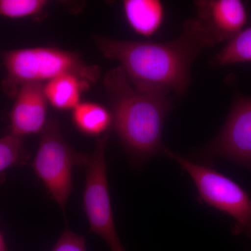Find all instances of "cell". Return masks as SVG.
Returning <instances> with one entry per match:
<instances>
[{
    "instance_id": "obj_9",
    "label": "cell",
    "mask_w": 251,
    "mask_h": 251,
    "mask_svg": "<svg viewBox=\"0 0 251 251\" xmlns=\"http://www.w3.org/2000/svg\"><path fill=\"white\" fill-rule=\"evenodd\" d=\"M197 18L219 43L229 41L247 22L245 6L239 0H199Z\"/></svg>"
},
{
    "instance_id": "obj_6",
    "label": "cell",
    "mask_w": 251,
    "mask_h": 251,
    "mask_svg": "<svg viewBox=\"0 0 251 251\" xmlns=\"http://www.w3.org/2000/svg\"><path fill=\"white\" fill-rule=\"evenodd\" d=\"M110 132L97 138L86 168L84 209L90 229L105 241L111 251H126L114 224L107 177L105 150Z\"/></svg>"
},
{
    "instance_id": "obj_5",
    "label": "cell",
    "mask_w": 251,
    "mask_h": 251,
    "mask_svg": "<svg viewBox=\"0 0 251 251\" xmlns=\"http://www.w3.org/2000/svg\"><path fill=\"white\" fill-rule=\"evenodd\" d=\"M89 157L90 155L76 152L68 145L58 122L53 119L48 120L41 131L31 166L51 198L64 212L72 192L73 168L85 166Z\"/></svg>"
},
{
    "instance_id": "obj_17",
    "label": "cell",
    "mask_w": 251,
    "mask_h": 251,
    "mask_svg": "<svg viewBox=\"0 0 251 251\" xmlns=\"http://www.w3.org/2000/svg\"><path fill=\"white\" fill-rule=\"evenodd\" d=\"M0 251H6V244H5L1 232H0Z\"/></svg>"
},
{
    "instance_id": "obj_7",
    "label": "cell",
    "mask_w": 251,
    "mask_h": 251,
    "mask_svg": "<svg viewBox=\"0 0 251 251\" xmlns=\"http://www.w3.org/2000/svg\"><path fill=\"white\" fill-rule=\"evenodd\" d=\"M201 154L221 157L251 169V98L238 97L222 129Z\"/></svg>"
},
{
    "instance_id": "obj_3",
    "label": "cell",
    "mask_w": 251,
    "mask_h": 251,
    "mask_svg": "<svg viewBox=\"0 0 251 251\" xmlns=\"http://www.w3.org/2000/svg\"><path fill=\"white\" fill-rule=\"evenodd\" d=\"M6 75L1 82L3 91L14 98L18 89L28 82H42L72 74L91 85L98 81L100 68L86 64L78 54L52 47L25 48L3 54Z\"/></svg>"
},
{
    "instance_id": "obj_4",
    "label": "cell",
    "mask_w": 251,
    "mask_h": 251,
    "mask_svg": "<svg viewBox=\"0 0 251 251\" xmlns=\"http://www.w3.org/2000/svg\"><path fill=\"white\" fill-rule=\"evenodd\" d=\"M163 154L179 163L190 175L201 201L233 218L232 233L251 238V198L240 186L211 167L193 163L166 147Z\"/></svg>"
},
{
    "instance_id": "obj_1",
    "label": "cell",
    "mask_w": 251,
    "mask_h": 251,
    "mask_svg": "<svg viewBox=\"0 0 251 251\" xmlns=\"http://www.w3.org/2000/svg\"><path fill=\"white\" fill-rule=\"evenodd\" d=\"M107 59L117 61L138 90L159 88L181 98L191 82V67L203 50L218 44L197 18L188 20L176 39L167 42L117 40L94 36Z\"/></svg>"
},
{
    "instance_id": "obj_13",
    "label": "cell",
    "mask_w": 251,
    "mask_h": 251,
    "mask_svg": "<svg viewBox=\"0 0 251 251\" xmlns=\"http://www.w3.org/2000/svg\"><path fill=\"white\" fill-rule=\"evenodd\" d=\"M241 62H251V27L243 29L229 40L212 60L216 66Z\"/></svg>"
},
{
    "instance_id": "obj_2",
    "label": "cell",
    "mask_w": 251,
    "mask_h": 251,
    "mask_svg": "<svg viewBox=\"0 0 251 251\" xmlns=\"http://www.w3.org/2000/svg\"><path fill=\"white\" fill-rule=\"evenodd\" d=\"M112 126L131 161L136 165L163 154V125L173 106L169 91L135 88L120 66L104 77Z\"/></svg>"
},
{
    "instance_id": "obj_14",
    "label": "cell",
    "mask_w": 251,
    "mask_h": 251,
    "mask_svg": "<svg viewBox=\"0 0 251 251\" xmlns=\"http://www.w3.org/2000/svg\"><path fill=\"white\" fill-rule=\"evenodd\" d=\"M29 158L22 137L9 133L0 138V174L11 167L25 164Z\"/></svg>"
},
{
    "instance_id": "obj_10",
    "label": "cell",
    "mask_w": 251,
    "mask_h": 251,
    "mask_svg": "<svg viewBox=\"0 0 251 251\" xmlns=\"http://www.w3.org/2000/svg\"><path fill=\"white\" fill-rule=\"evenodd\" d=\"M123 8L128 24L140 35L152 36L163 24L164 7L158 0H125Z\"/></svg>"
},
{
    "instance_id": "obj_8",
    "label": "cell",
    "mask_w": 251,
    "mask_h": 251,
    "mask_svg": "<svg viewBox=\"0 0 251 251\" xmlns=\"http://www.w3.org/2000/svg\"><path fill=\"white\" fill-rule=\"evenodd\" d=\"M42 82H28L18 89L10 113V133L16 136L41 133L47 123L48 100Z\"/></svg>"
},
{
    "instance_id": "obj_12",
    "label": "cell",
    "mask_w": 251,
    "mask_h": 251,
    "mask_svg": "<svg viewBox=\"0 0 251 251\" xmlns=\"http://www.w3.org/2000/svg\"><path fill=\"white\" fill-rule=\"evenodd\" d=\"M72 120L77 130L97 138L110 132L112 126L110 110L93 102H80L73 110Z\"/></svg>"
},
{
    "instance_id": "obj_15",
    "label": "cell",
    "mask_w": 251,
    "mask_h": 251,
    "mask_svg": "<svg viewBox=\"0 0 251 251\" xmlns=\"http://www.w3.org/2000/svg\"><path fill=\"white\" fill-rule=\"evenodd\" d=\"M46 0H0V16L9 18L35 17L44 13Z\"/></svg>"
},
{
    "instance_id": "obj_16",
    "label": "cell",
    "mask_w": 251,
    "mask_h": 251,
    "mask_svg": "<svg viewBox=\"0 0 251 251\" xmlns=\"http://www.w3.org/2000/svg\"><path fill=\"white\" fill-rule=\"evenodd\" d=\"M51 251H86L85 237L67 229Z\"/></svg>"
},
{
    "instance_id": "obj_11",
    "label": "cell",
    "mask_w": 251,
    "mask_h": 251,
    "mask_svg": "<svg viewBox=\"0 0 251 251\" xmlns=\"http://www.w3.org/2000/svg\"><path fill=\"white\" fill-rule=\"evenodd\" d=\"M89 82L72 74L62 75L46 82L48 102L58 110H74L80 103L81 94L91 87Z\"/></svg>"
}]
</instances>
